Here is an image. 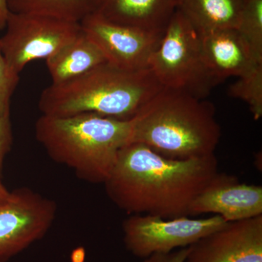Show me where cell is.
<instances>
[{
    "instance_id": "4fadbf2b",
    "label": "cell",
    "mask_w": 262,
    "mask_h": 262,
    "mask_svg": "<svg viewBox=\"0 0 262 262\" xmlns=\"http://www.w3.org/2000/svg\"><path fill=\"white\" fill-rule=\"evenodd\" d=\"M179 0H100L97 14L112 23L163 34Z\"/></svg>"
},
{
    "instance_id": "44dd1931",
    "label": "cell",
    "mask_w": 262,
    "mask_h": 262,
    "mask_svg": "<svg viewBox=\"0 0 262 262\" xmlns=\"http://www.w3.org/2000/svg\"><path fill=\"white\" fill-rule=\"evenodd\" d=\"M188 247L167 253H156L144 259L143 262H184L187 258Z\"/></svg>"
},
{
    "instance_id": "ba28073f",
    "label": "cell",
    "mask_w": 262,
    "mask_h": 262,
    "mask_svg": "<svg viewBox=\"0 0 262 262\" xmlns=\"http://www.w3.org/2000/svg\"><path fill=\"white\" fill-rule=\"evenodd\" d=\"M53 200L27 187L10 192L0 205V262L43 238L56 220Z\"/></svg>"
},
{
    "instance_id": "d6986e66",
    "label": "cell",
    "mask_w": 262,
    "mask_h": 262,
    "mask_svg": "<svg viewBox=\"0 0 262 262\" xmlns=\"http://www.w3.org/2000/svg\"><path fill=\"white\" fill-rule=\"evenodd\" d=\"M19 80V75L10 72L0 48V115H10V99Z\"/></svg>"
},
{
    "instance_id": "ffe728a7",
    "label": "cell",
    "mask_w": 262,
    "mask_h": 262,
    "mask_svg": "<svg viewBox=\"0 0 262 262\" xmlns=\"http://www.w3.org/2000/svg\"><path fill=\"white\" fill-rule=\"evenodd\" d=\"M12 143L13 133L10 115H0V175L3 170L5 157L10 151Z\"/></svg>"
},
{
    "instance_id": "9c48e42d",
    "label": "cell",
    "mask_w": 262,
    "mask_h": 262,
    "mask_svg": "<svg viewBox=\"0 0 262 262\" xmlns=\"http://www.w3.org/2000/svg\"><path fill=\"white\" fill-rule=\"evenodd\" d=\"M80 24L108 63L129 71L149 68L151 57L163 35L112 23L96 13Z\"/></svg>"
},
{
    "instance_id": "2e32d148",
    "label": "cell",
    "mask_w": 262,
    "mask_h": 262,
    "mask_svg": "<svg viewBox=\"0 0 262 262\" xmlns=\"http://www.w3.org/2000/svg\"><path fill=\"white\" fill-rule=\"evenodd\" d=\"M10 12L80 23L97 11L100 0H7Z\"/></svg>"
},
{
    "instance_id": "ac0fdd59",
    "label": "cell",
    "mask_w": 262,
    "mask_h": 262,
    "mask_svg": "<svg viewBox=\"0 0 262 262\" xmlns=\"http://www.w3.org/2000/svg\"><path fill=\"white\" fill-rule=\"evenodd\" d=\"M237 30L262 62V0H244Z\"/></svg>"
},
{
    "instance_id": "52a82bcc",
    "label": "cell",
    "mask_w": 262,
    "mask_h": 262,
    "mask_svg": "<svg viewBox=\"0 0 262 262\" xmlns=\"http://www.w3.org/2000/svg\"><path fill=\"white\" fill-rule=\"evenodd\" d=\"M228 222L219 215L206 219L189 216L166 219L149 215H131L122 223L123 242L136 257L145 258L189 247Z\"/></svg>"
},
{
    "instance_id": "9a60e30c",
    "label": "cell",
    "mask_w": 262,
    "mask_h": 262,
    "mask_svg": "<svg viewBox=\"0 0 262 262\" xmlns=\"http://www.w3.org/2000/svg\"><path fill=\"white\" fill-rule=\"evenodd\" d=\"M244 0H179L177 10L200 34L237 29Z\"/></svg>"
},
{
    "instance_id": "277c9868",
    "label": "cell",
    "mask_w": 262,
    "mask_h": 262,
    "mask_svg": "<svg viewBox=\"0 0 262 262\" xmlns=\"http://www.w3.org/2000/svg\"><path fill=\"white\" fill-rule=\"evenodd\" d=\"M35 136L52 160L93 184H104L117 155L130 142V120L85 113L65 117L42 115Z\"/></svg>"
},
{
    "instance_id": "e0dca14e",
    "label": "cell",
    "mask_w": 262,
    "mask_h": 262,
    "mask_svg": "<svg viewBox=\"0 0 262 262\" xmlns=\"http://www.w3.org/2000/svg\"><path fill=\"white\" fill-rule=\"evenodd\" d=\"M228 94L247 103L255 120L261 118L262 64L247 75L238 77L235 82L229 86Z\"/></svg>"
},
{
    "instance_id": "30bf717a",
    "label": "cell",
    "mask_w": 262,
    "mask_h": 262,
    "mask_svg": "<svg viewBox=\"0 0 262 262\" xmlns=\"http://www.w3.org/2000/svg\"><path fill=\"white\" fill-rule=\"evenodd\" d=\"M188 249L184 262H262V215L228 222Z\"/></svg>"
},
{
    "instance_id": "8992f818",
    "label": "cell",
    "mask_w": 262,
    "mask_h": 262,
    "mask_svg": "<svg viewBox=\"0 0 262 262\" xmlns=\"http://www.w3.org/2000/svg\"><path fill=\"white\" fill-rule=\"evenodd\" d=\"M5 29L0 48L10 72L17 75L29 62L47 60L83 32L77 22L12 12Z\"/></svg>"
},
{
    "instance_id": "5b68a950",
    "label": "cell",
    "mask_w": 262,
    "mask_h": 262,
    "mask_svg": "<svg viewBox=\"0 0 262 262\" xmlns=\"http://www.w3.org/2000/svg\"><path fill=\"white\" fill-rule=\"evenodd\" d=\"M149 68L163 87L200 99L220 84L207 66L201 34L177 10L151 57Z\"/></svg>"
},
{
    "instance_id": "6da1fadb",
    "label": "cell",
    "mask_w": 262,
    "mask_h": 262,
    "mask_svg": "<svg viewBox=\"0 0 262 262\" xmlns=\"http://www.w3.org/2000/svg\"><path fill=\"white\" fill-rule=\"evenodd\" d=\"M218 172L215 155L169 159L144 144L129 143L103 184L108 198L127 214L170 220L189 216L194 198Z\"/></svg>"
},
{
    "instance_id": "3957f363",
    "label": "cell",
    "mask_w": 262,
    "mask_h": 262,
    "mask_svg": "<svg viewBox=\"0 0 262 262\" xmlns=\"http://www.w3.org/2000/svg\"><path fill=\"white\" fill-rule=\"evenodd\" d=\"M151 69L122 70L108 62L61 84H51L41 94L44 115L96 114L130 120L163 89Z\"/></svg>"
},
{
    "instance_id": "cb8c5ba5",
    "label": "cell",
    "mask_w": 262,
    "mask_h": 262,
    "mask_svg": "<svg viewBox=\"0 0 262 262\" xmlns=\"http://www.w3.org/2000/svg\"><path fill=\"white\" fill-rule=\"evenodd\" d=\"M10 191L7 189L0 178V205L8 198Z\"/></svg>"
},
{
    "instance_id": "5bb4252c",
    "label": "cell",
    "mask_w": 262,
    "mask_h": 262,
    "mask_svg": "<svg viewBox=\"0 0 262 262\" xmlns=\"http://www.w3.org/2000/svg\"><path fill=\"white\" fill-rule=\"evenodd\" d=\"M46 61L52 84L73 80L107 62L84 32Z\"/></svg>"
},
{
    "instance_id": "7402d4cb",
    "label": "cell",
    "mask_w": 262,
    "mask_h": 262,
    "mask_svg": "<svg viewBox=\"0 0 262 262\" xmlns=\"http://www.w3.org/2000/svg\"><path fill=\"white\" fill-rule=\"evenodd\" d=\"M9 13L7 0H0V30L5 29Z\"/></svg>"
},
{
    "instance_id": "603a6c76",
    "label": "cell",
    "mask_w": 262,
    "mask_h": 262,
    "mask_svg": "<svg viewBox=\"0 0 262 262\" xmlns=\"http://www.w3.org/2000/svg\"><path fill=\"white\" fill-rule=\"evenodd\" d=\"M84 251L82 248H78L73 251L72 254V262H84Z\"/></svg>"
},
{
    "instance_id": "7a4b0ae2",
    "label": "cell",
    "mask_w": 262,
    "mask_h": 262,
    "mask_svg": "<svg viewBox=\"0 0 262 262\" xmlns=\"http://www.w3.org/2000/svg\"><path fill=\"white\" fill-rule=\"evenodd\" d=\"M130 123V143L144 144L169 159L215 155L221 139L212 103L168 88L155 95Z\"/></svg>"
},
{
    "instance_id": "7c38bea8",
    "label": "cell",
    "mask_w": 262,
    "mask_h": 262,
    "mask_svg": "<svg viewBox=\"0 0 262 262\" xmlns=\"http://www.w3.org/2000/svg\"><path fill=\"white\" fill-rule=\"evenodd\" d=\"M208 69L219 82L247 75L262 62L237 29H224L201 34Z\"/></svg>"
},
{
    "instance_id": "8fae6325",
    "label": "cell",
    "mask_w": 262,
    "mask_h": 262,
    "mask_svg": "<svg viewBox=\"0 0 262 262\" xmlns=\"http://www.w3.org/2000/svg\"><path fill=\"white\" fill-rule=\"evenodd\" d=\"M213 213L227 222L262 215V187L239 182L235 176L218 172L194 198L189 216Z\"/></svg>"
}]
</instances>
